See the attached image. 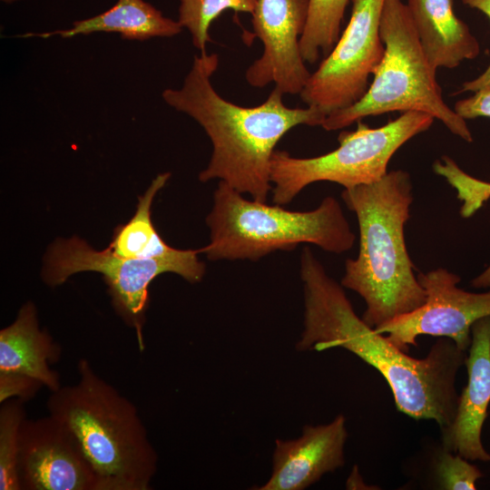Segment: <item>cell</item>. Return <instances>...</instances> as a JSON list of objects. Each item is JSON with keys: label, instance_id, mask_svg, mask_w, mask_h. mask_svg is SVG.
<instances>
[{"label": "cell", "instance_id": "1", "mask_svg": "<svg viewBox=\"0 0 490 490\" xmlns=\"http://www.w3.org/2000/svg\"><path fill=\"white\" fill-rule=\"evenodd\" d=\"M300 278L305 310L297 350L345 348L383 376L398 411L416 420H433L441 430L453 423L459 397L456 379L466 351L445 338L424 358L410 357L357 315L343 286L309 247L300 256Z\"/></svg>", "mask_w": 490, "mask_h": 490}, {"label": "cell", "instance_id": "2", "mask_svg": "<svg viewBox=\"0 0 490 490\" xmlns=\"http://www.w3.org/2000/svg\"><path fill=\"white\" fill-rule=\"evenodd\" d=\"M219 65L216 54L195 55L180 89H165L163 101L195 120L212 144L201 181L219 179L237 191L266 202L272 185L270 161L279 141L299 125L321 126L326 115L317 108H289L274 86L267 100L253 107L227 101L211 84Z\"/></svg>", "mask_w": 490, "mask_h": 490}, {"label": "cell", "instance_id": "3", "mask_svg": "<svg viewBox=\"0 0 490 490\" xmlns=\"http://www.w3.org/2000/svg\"><path fill=\"white\" fill-rule=\"evenodd\" d=\"M341 197L357 216L359 250L346 260L340 284L364 299L362 319L377 328L426 299L405 240L412 181L407 172L395 170L373 183L344 189Z\"/></svg>", "mask_w": 490, "mask_h": 490}, {"label": "cell", "instance_id": "4", "mask_svg": "<svg viewBox=\"0 0 490 490\" xmlns=\"http://www.w3.org/2000/svg\"><path fill=\"white\" fill-rule=\"evenodd\" d=\"M78 380L51 392L46 408L71 432L91 466L97 490H150L158 454L136 407L85 358Z\"/></svg>", "mask_w": 490, "mask_h": 490}, {"label": "cell", "instance_id": "5", "mask_svg": "<svg viewBox=\"0 0 490 490\" xmlns=\"http://www.w3.org/2000/svg\"><path fill=\"white\" fill-rule=\"evenodd\" d=\"M206 223L210 242L199 250L210 260H258L301 243L341 254L353 247L356 239L340 203L332 196L313 211H292L249 201L222 181L214 191Z\"/></svg>", "mask_w": 490, "mask_h": 490}, {"label": "cell", "instance_id": "6", "mask_svg": "<svg viewBox=\"0 0 490 490\" xmlns=\"http://www.w3.org/2000/svg\"><path fill=\"white\" fill-rule=\"evenodd\" d=\"M380 35L385 54L368 91L351 106L328 114L321 127L336 131L368 116L416 111L430 114L453 134L472 142L466 120L443 99L436 72L425 56L407 6L402 0H385Z\"/></svg>", "mask_w": 490, "mask_h": 490}, {"label": "cell", "instance_id": "7", "mask_svg": "<svg viewBox=\"0 0 490 490\" xmlns=\"http://www.w3.org/2000/svg\"><path fill=\"white\" fill-rule=\"evenodd\" d=\"M434 120L426 113L409 111L377 128L358 121L355 131L339 133L337 149L316 157L298 158L275 150L270 161L274 204L291 202L305 187L317 181H332L348 189L379 181L387 173L396 152L427 131Z\"/></svg>", "mask_w": 490, "mask_h": 490}, {"label": "cell", "instance_id": "8", "mask_svg": "<svg viewBox=\"0 0 490 490\" xmlns=\"http://www.w3.org/2000/svg\"><path fill=\"white\" fill-rule=\"evenodd\" d=\"M200 250H179L166 257L128 259L105 249L96 250L79 237L57 239L47 250L42 276L50 286L64 283L71 276L94 271L103 275L116 312L134 328L140 348H144L142 326L149 304V287L161 274L175 273L190 283L200 282L205 265Z\"/></svg>", "mask_w": 490, "mask_h": 490}, {"label": "cell", "instance_id": "9", "mask_svg": "<svg viewBox=\"0 0 490 490\" xmlns=\"http://www.w3.org/2000/svg\"><path fill=\"white\" fill-rule=\"evenodd\" d=\"M350 1L347 27L299 93L307 106L317 108L326 117L363 97L369 87V75L385 54L380 35L385 0Z\"/></svg>", "mask_w": 490, "mask_h": 490}, {"label": "cell", "instance_id": "10", "mask_svg": "<svg viewBox=\"0 0 490 490\" xmlns=\"http://www.w3.org/2000/svg\"><path fill=\"white\" fill-rule=\"evenodd\" d=\"M416 277L426 291V302L375 330L405 351L416 346L417 337L428 335L449 338L466 352L473 324L490 316V289L466 291L457 286L460 277L444 268L419 272Z\"/></svg>", "mask_w": 490, "mask_h": 490}, {"label": "cell", "instance_id": "11", "mask_svg": "<svg viewBox=\"0 0 490 490\" xmlns=\"http://www.w3.org/2000/svg\"><path fill=\"white\" fill-rule=\"evenodd\" d=\"M309 5V0H258L252 26L263 52L246 70L250 85L274 83L284 94L301 93L310 76L299 47Z\"/></svg>", "mask_w": 490, "mask_h": 490}, {"label": "cell", "instance_id": "12", "mask_svg": "<svg viewBox=\"0 0 490 490\" xmlns=\"http://www.w3.org/2000/svg\"><path fill=\"white\" fill-rule=\"evenodd\" d=\"M17 468L22 490H97L74 436L50 415L23 422Z\"/></svg>", "mask_w": 490, "mask_h": 490}, {"label": "cell", "instance_id": "13", "mask_svg": "<svg viewBox=\"0 0 490 490\" xmlns=\"http://www.w3.org/2000/svg\"><path fill=\"white\" fill-rule=\"evenodd\" d=\"M346 419L338 415L326 425L305 426L300 436L277 439L269 480L259 490H304L345 464Z\"/></svg>", "mask_w": 490, "mask_h": 490}, {"label": "cell", "instance_id": "14", "mask_svg": "<svg viewBox=\"0 0 490 490\" xmlns=\"http://www.w3.org/2000/svg\"><path fill=\"white\" fill-rule=\"evenodd\" d=\"M467 384L459 395L453 423L442 429V447L469 461L490 462L481 436L490 404V316L471 328L465 361Z\"/></svg>", "mask_w": 490, "mask_h": 490}, {"label": "cell", "instance_id": "15", "mask_svg": "<svg viewBox=\"0 0 490 490\" xmlns=\"http://www.w3.org/2000/svg\"><path fill=\"white\" fill-rule=\"evenodd\" d=\"M425 56L436 72L453 69L480 54V44L453 9V0H407L406 4Z\"/></svg>", "mask_w": 490, "mask_h": 490}, {"label": "cell", "instance_id": "16", "mask_svg": "<svg viewBox=\"0 0 490 490\" xmlns=\"http://www.w3.org/2000/svg\"><path fill=\"white\" fill-rule=\"evenodd\" d=\"M60 356L61 347L40 328L33 302L24 304L13 323L0 330L1 372L28 375L54 392L62 385L58 373L50 365Z\"/></svg>", "mask_w": 490, "mask_h": 490}, {"label": "cell", "instance_id": "17", "mask_svg": "<svg viewBox=\"0 0 490 490\" xmlns=\"http://www.w3.org/2000/svg\"><path fill=\"white\" fill-rule=\"evenodd\" d=\"M182 30L178 21L143 0H118L113 6L95 16L77 20L72 27L44 33H26L19 37L71 38L93 33H117L127 40L144 41L152 37H172Z\"/></svg>", "mask_w": 490, "mask_h": 490}, {"label": "cell", "instance_id": "18", "mask_svg": "<svg viewBox=\"0 0 490 490\" xmlns=\"http://www.w3.org/2000/svg\"><path fill=\"white\" fill-rule=\"evenodd\" d=\"M170 176V172L158 174L146 191L138 197L133 216L114 230L107 248L109 250L123 258L137 260L159 259L175 251L176 249L160 236L152 220L153 200Z\"/></svg>", "mask_w": 490, "mask_h": 490}, {"label": "cell", "instance_id": "19", "mask_svg": "<svg viewBox=\"0 0 490 490\" xmlns=\"http://www.w3.org/2000/svg\"><path fill=\"white\" fill-rule=\"evenodd\" d=\"M350 0H309V15L299 47L306 63L327 56L340 35V26Z\"/></svg>", "mask_w": 490, "mask_h": 490}, {"label": "cell", "instance_id": "20", "mask_svg": "<svg viewBox=\"0 0 490 490\" xmlns=\"http://www.w3.org/2000/svg\"><path fill=\"white\" fill-rule=\"evenodd\" d=\"M178 22L188 29L191 41L201 54H207L206 45L211 42L210 27L221 13L233 10L251 14L258 0H179Z\"/></svg>", "mask_w": 490, "mask_h": 490}, {"label": "cell", "instance_id": "21", "mask_svg": "<svg viewBox=\"0 0 490 490\" xmlns=\"http://www.w3.org/2000/svg\"><path fill=\"white\" fill-rule=\"evenodd\" d=\"M24 402L11 398L0 407V490H22L18 475L20 433L26 418Z\"/></svg>", "mask_w": 490, "mask_h": 490}, {"label": "cell", "instance_id": "22", "mask_svg": "<svg viewBox=\"0 0 490 490\" xmlns=\"http://www.w3.org/2000/svg\"><path fill=\"white\" fill-rule=\"evenodd\" d=\"M458 454L442 447L435 462V475L439 489L475 490L482 471Z\"/></svg>", "mask_w": 490, "mask_h": 490}, {"label": "cell", "instance_id": "23", "mask_svg": "<svg viewBox=\"0 0 490 490\" xmlns=\"http://www.w3.org/2000/svg\"><path fill=\"white\" fill-rule=\"evenodd\" d=\"M44 387L41 381L28 375L0 371V404L11 398L25 403L33 399Z\"/></svg>", "mask_w": 490, "mask_h": 490}, {"label": "cell", "instance_id": "24", "mask_svg": "<svg viewBox=\"0 0 490 490\" xmlns=\"http://www.w3.org/2000/svg\"><path fill=\"white\" fill-rule=\"evenodd\" d=\"M454 111L464 120L490 118V90H481L471 97L457 101Z\"/></svg>", "mask_w": 490, "mask_h": 490}, {"label": "cell", "instance_id": "25", "mask_svg": "<svg viewBox=\"0 0 490 490\" xmlns=\"http://www.w3.org/2000/svg\"><path fill=\"white\" fill-rule=\"evenodd\" d=\"M463 4L484 13L490 20V0H462ZM490 90V64L486 70L474 80L466 82L461 92Z\"/></svg>", "mask_w": 490, "mask_h": 490}, {"label": "cell", "instance_id": "26", "mask_svg": "<svg viewBox=\"0 0 490 490\" xmlns=\"http://www.w3.org/2000/svg\"><path fill=\"white\" fill-rule=\"evenodd\" d=\"M471 286L476 289H490V264L483 272L472 279Z\"/></svg>", "mask_w": 490, "mask_h": 490}, {"label": "cell", "instance_id": "27", "mask_svg": "<svg viewBox=\"0 0 490 490\" xmlns=\"http://www.w3.org/2000/svg\"><path fill=\"white\" fill-rule=\"evenodd\" d=\"M2 1H5L6 3H11V2L15 1V0H2Z\"/></svg>", "mask_w": 490, "mask_h": 490}]
</instances>
